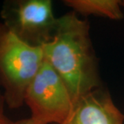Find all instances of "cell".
Listing matches in <instances>:
<instances>
[{
	"mask_svg": "<svg viewBox=\"0 0 124 124\" xmlns=\"http://www.w3.org/2000/svg\"><path fill=\"white\" fill-rule=\"evenodd\" d=\"M42 48L46 61L65 83L73 103L102 87L90 23L74 11L58 18L53 39Z\"/></svg>",
	"mask_w": 124,
	"mask_h": 124,
	"instance_id": "cell-1",
	"label": "cell"
},
{
	"mask_svg": "<svg viewBox=\"0 0 124 124\" xmlns=\"http://www.w3.org/2000/svg\"><path fill=\"white\" fill-rule=\"evenodd\" d=\"M44 61L42 47L25 43L0 23V86L9 108L25 103L27 89Z\"/></svg>",
	"mask_w": 124,
	"mask_h": 124,
	"instance_id": "cell-2",
	"label": "cell"
},
{
	"mask_svg": "<svg viewBox=\"0 0 124 124\" xmlns=\"http://www.w3.org/2000/svg\"><path fill=\"white\" fill-rule=\"evenodd\" d=\"M25 103L38 124H59L70 115L73 100L63 81L45 59L27 89Z\"/></svg>",
	"mask_w": 124,
	"mask_h": 124,
	"instance_id": "cell-3",
	"label": "cell"
},
{
	"mask_svg": "<svg viewBox=\"0 0 124 124\" xmlns=\"http://www.w3.org/2000/svg\"><path fill=\"white\" fill-rule=\"evenodd\" d=\"M3 22L28 44L43 47L53 37L57 26L50 0H10L0 12Z\"/></svg>",
	"mask_w": 124,
	"mask_h": 124,
	"instance_id": "cell-4",
	"label": "cell"
},
{
	"mask_svg": "<svg viewBox=\"0 0 124 124\" xmlns=\"http://www.w3.org/2000/svg\"><path fill=\"white\" fill-rule=\"evenodd\" d=\"M124 115L103 86L74 102L70 115L59 124H124Z\"/></svg>",
	"mask_w": 124,
	"mask_h": 124,
	"instance_id": "cell-5",
	"label": "cell"
},
{
	"mask_svg": "<svg viewBox=\"0 0 124 124\" xmlns=\"http://www.w3.org/2000/svg\"><path fill=\"white\" fill-rule=\"evenodd\" d=\"M64 4L76 13L84 16L95 15L112 20H121L124 15V0H65Z\"/></svg>",
	"mask_w": 124,
	"mask_h": 124,
	"instance_id": "cell-6",
	"label": "cell"
},
{
	"mask_svg": "<svg viewBox=\"0 0 124 124\" xmlns=\"http://www.w3.org/2000/svg\"><path fill=\"white\" fill-rule=\"evenodd\" d=\"M0 124H14V121L7 117L4 113L0 112Z\"/></svg>",
	"mask_w": 124,
	"mask_h": 124,
	"instance_id": "cell-7",
	"label": "cell"
},
{
	"mask_svg": "<svg viewBox=\"0 0 124 124\" xmlns=\"http://www.w3.org/2000/svg\"><path fill=\"white\" fill-rule=\"evenodd\" d=\"M4 106L5 101L4 94H3V92L1 91V88L0 86V112L1 113H4Z\"/></svg>",
	"mask_w": 124,
	"mask_h": 124,
	"instance_id": "cell-8",
	"label": "cell"
},
{
	"mask_svg": "<svg viewBox=\"0 0 124 124\" xmlns=\"http://www.w3.org/2000/svg\"><path fill=\"white\" fill-rule=\"evenodd\" d=\"M14 124H38L36 123L35 121L31 119V117L28 119H24L19 120L17 121L14 122Z\"/></svg>",
	"mask_w": 124,
	"mask_h": 124,
	"instance_id": "cell-9",
	"label": "cell"
}]
</instances>
